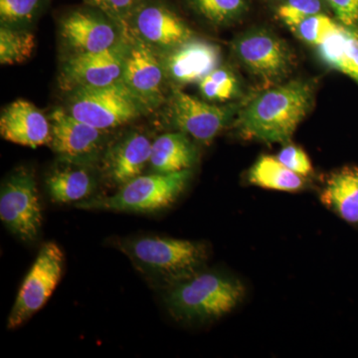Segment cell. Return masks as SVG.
Returning <instances> with one entry per match:
<instances>
[{
	"instance_id": "1",
	"label": "cell",
	"mask_w": 358,
	"mask_h": 358,
	"mask_svg": "<svg viewBox=\"0 0 358 358\" xmlns=\"http://www.w3.org/2000/svg\"><path fill=\"white\" fill-rule=\"evenodd\" d=\"M312 102V86L300 80L266 90L240 110L238 133L250 140L287 143L305 119Z\"/></svg>"
},
{
	"instance_id": "2",
	"label": "cell",
	"mask_w": 358,
	"mask_h": 358,
	"mask_svg": "<svg viewBox=\"0 0 358 358\" xmlns=\"http://www.w3.org/2000/svg\"><path fill=\"white\" fill-rule=\"evenodd\" d=\"M245 294L244 285L236 278L200 270L166 288L164 299L167 310L178 322L203 324L234 310Z\"/></svg>"
},
{
	"instance_id": "3",
	"label": "cell",
	"mask_w": 358,
	"mask_h": 358,
	"mask_svg": "<svg viewBox=\"0 0 358 358\" xmlns=\"http://www.w3.org/2000/svg\"><path fill=\"white\" fill-rule=\"evenodd\" d=\"M117 245L148 281L164 289L199 272L207 260L205 245L189 240L138 236Z\"/></svg>"
},
{
	"instance_id": "4",
	"label": "cell",
	"mask_w": 358,
	"mask_h": 358,
	"mask_svg": "<svg viewBox=\"0 0 358 358\" xmlns=\"http://www.w3.org/2000/svg\"><path fill=\"white\" fill-rule=\"evenodd\" d=\"M192 178V169L140 176L122 185L112 196L88 199L75 206L84 210L154 213L171 207L185 192Z\"/></svg>"
},
{
	"instance_id": "5",
	"label": "cell",
	"mask_w": 358,
	"mask_h": 358,
	"mask_svg": "<svg viewBox=\"0 0 358 358\" xmlns=\"http://www.w3.org/2000/svg\"><path fill=\"white\" fill-rule=\"evenodd\" d=\"M66 110L79 121L103 131L128 124L145 112L122 80L107 86L73 90Z\"/></svg>"
},
{
	"instance_id": "6",
	"label": "cell",
	"mask_w": 358,
	"mask_h": 358,
	"mask_svg": "<svg viewBox=\"0 0 358 358\" xmlns=\"http://www.w3.org/2000/svg\"><path fill=\"white\" fill-rule=\"evenodd\" d=\"M41 211L32 171L20 167L9 174L0 190V219L6 229L22 241H35L41 230Z\"/></svg>"
},
{
	"instance_id": "7",
	"label": "cell",
	"mask_w": 358,
	"mask_h": 358,
	"mask_svg": "<svg viewBox=\"0 0 358 358\" xmlns=\"http://www.w3.org/2000/svg\"><path fill=\"white\" fill-rule=\"evenodd\" d=\"M64 262V254L57 244L48 242L42 246L21 285L7 320V329L13 331L22 326L44 307L60 282Z\"/></svg>"
},
{
	"instance_id": "8",
	"label": "cell",
	"mask_w": 358,
	"mask_h": 358,
	"mask_svg": "<svg viewBox=\"0 0 358 358\" xmlns=\"http://www.w3.org/2000/svg\"><path fill=\"white\" fill-rule=\"evenodd\" d=\"M122 24L126 29L128 52L121 80L147 112L162 102V87L166 77L164 62L154 46L141 38L127 22Z\"/></svg>"
},
{
	"instance_id": "9",
	"label": "cell",
	"mask_w": 358,
	"mask_h": 358,
	"mask_svg": "<svg viewBox=\"0 0 358 358\" xmlns=\"http://www.w3.org/2000/svg\"><path fill=\"white\" fill-rule=\"evenodd\" d=\"M50 124V145L60 162L92 167L105 152L107 131L79 121L61 108L52 113Z\"/></svg>"
},
{
	"instance_id": "10",
	"label": "cell",
	"mask_w": 358,
	"mask_h": 358,
	"mask_svg": "<svg viewBox=\"0 0 358 358\" xmlns=\"http://www.w3.org/2000/svg\"><path fill=\"white\" fill-rule=\"evenodd\" d=\"M121 38L107 50L74 54L61 71L60 84L67 91L80 87H102L122 79L128 52L126 29L122 24Z\"/></svg>"
},
{
	"instance_id": "11",
	"label": "cell",
	"mask_w": 358,
	"mask_h": 358,
	"mask_svg": "<svg viewBox=\"0 0 358 358\" xmlns=\"http://www.w3.org/2000/svg\"><path fill=\"white\" fill-rule=\"evenodd\" d=\"M240 62L254 76L264 82L280 81L293 67L291 49L282 39L266 30L241 35L234 44Z\"/></svg>"
},
{
	"instance_id": "12",
	"label": "cell",
	"mask_w": 358,
	"mask_h": 358,
	"mask_svg": "<svg viewBox=\"0 0 358 358\" xmlns=\"http://www.w3.org/2000/svg\"><path fill=\"white\" fill-rule=\"evenodd\" d=\"M231 106L209 105L180 90L173 92L171 101V122L176 128L202 143H210L232 119Z\"/></svg>"
},
{
	"instance_id": "13",
	"label": "cell",
	"mask_w": 358,
	"mask_h": 358,
	"mask_svg": "<svg viewBox=\"0 0 358 358\" xmlns=\"http://www.w3.org/2000/svg\"><path fill=\"white\" fill-rule=\"evenodd\" d=\"M220 61L217 45L194 37L167 51L162 59L166 76L176 85L199 83Z\"/></svg>"
},
{
	"instance_id": "14",
	"label": "cell",
	"mask_w": 358,
	"mask_h": 358,
	"mask_svg": "<svg viewBox=\"0 0 358 358\" xmlns=\"http://www.w3.org/2000/svg\"><path fill=\"white\" fill-rule=\"evenodd\" d=\"M0 134L3 140L23 147L50 145V120L36 106L20 99L2 110Z\"/></svg>"
},
{
	"instance_id": "15",
	"label": "cell",
	"mask_w": 358,
	"mask_h": 358,
	"mask_svg": "<svg viewBox=\"0 0 358 358\" xmlns=\"http://www.w3.org/2000/svg\"><path fill=\"white\" fill-rule=\"evenodd\" d=\"M152 141L145 134L131 133L103 155V173L113 185L122 186L141 176L150 164Z\"/></svg>"
},
{
	"instance_id": "16",
	"label": "cell",
	"mask_w": 358,
	"mask_h": 358,
	"mask_svg": "<svg viewBox=\"0 0 358 358\" xmlns=\"http://www.w3.org/2000/svg\"><path fill=\"white\" fill-rule=\"evenodd\" d=\"M133 17L134 31L155 48L169 51L194 37L176 14L160 4L138 6Z\"/></svg>"
},
{
	"instance_id": "17",
	"label": "cell",
	"mask_w": 358,
	"mask_h": 358,
	"mask_svg": "<svg viewBox=\"0 0 358 358\" xmlns=\"http://www.w3.org/2000/svg\"><path fill=\"white\" fill-rule=\"evenodd\" d=\"M61 37L74 54L96 53L117 43L122 31L107 20L85 11H75L61 21Z\"/></svg>"
},
{
	"instance_id": "18",
	"label": "cell",
	"mask_w": 358,
	"mask_h": 358,
	"mask_svg": "<svg viewBox=\"0 0 358 358\" xmlns=\"http://www.w3.org/2000/svg\"><path fill=\"white\" fill-rule=\"evenodd\" d=\"M197 150L187 134H162L152 141L150 166L154 173H176L192 169L197 162Z\"/></svg>"
},
{
	"instance_id": "19",
	"label": "cell",
	"mask_w": 358,
	"mask_h": 358,
	"mask_svg": "<svg viewBox=\"0 0 358 358\" xmlns=\"http://www.w3.org/2000/svg\"><path fill=\"white\" fill-rule=\"evenodd\" d=\"M320 200L338 217L358 226V167L345 166L331 173Z\"/></svg>"
},
{
	"instance_id": "20",
	"label": "cell",
	"mask_w": 358,
	"mask_h": 358,
	"mask_svg": "<svg viewBox=\"0 0 358 358\" xmlns=\"http://www.w3.org/2000/svg\"><path fill=\"white\" fill-rule=\"evenodd\" d=\"M62 164L64 166L53 169L45 181L51 199L57 203H78L89 199L96 186L91 166Z\"/></svg>"
},
{
	"instance_id": "21",
	"label": "cell",
	"mask_w": 358,
	"mask_h": 358,
	"mask_svg": "<svg viewBox=\"0 0 358 358\" xmlns=\"http://www.w3.org/2000/svg\"><path fill=\"white\" fill-rule=\"evenodd\" d=\"M317 51L327 65L352 78L358 84V30L338 24Z\"/></svg>"
},
{
	"instance_id": "22",
	"label": "cell",
	"mask_w": 358,
	"mask_h": 358,
	"mask_svg": "<svg viewBox=\"0 0 358 358\" xmlns=\"http://www.w3.org/2000/svg\"><path fill=\"white\" fill-rule=\"evenodd\" d=\"M248 180L251 185L278 190L296 192L305 187V178L284 166L275 157L263 155L250 169Z\"/></svg>"
},
{
	"instance_id": "23",
	"label": "cell",
	"mask_w": 358,
	"mask_h": 358,
	"mask_svg": "<svg viewBox=\"0 0 358 358\" xmlns=\"http://www.w3.org/2000/svg\"><path fill=\"white\" fill-rule=\"evenodd\" d=\"M36 42L34 34L11 26L0 28V64L16 65L31 57Z\"/></svg>"
},
{
	"instance_id": "24",
	"label": "cell",
	"mask_w": 358,
	"mask_h": 358,
	"mask_svg": "<svg viewBox=\"0 0 358 358\" xmlns=\"http://www.w3.org/2000/svg\"><path fill=\"white\" fill-rule=\"evenodd\" d=\"M202 96L211 102H226L234 98L239 90L235 75L226 68H216L199 83Z\"/></svg>"
},
{
	"instance_id": "25",
	"label": "cell",
	"mask_w": 358,
	"mask_h": 358,
	"mask_svg": "<svg viewBox=\"0 0 358 358\" xmlns=\"http://www.w3.org/2000/svg\"><path fill=\"white\" fill-rule=\"evenodd\" d=\"M193 8L215 24L236 20L246 9L244 0H188Z\"/></svg>"
},
{
	"instance_id": "26",
	"label": "cell",
	"mask_w": 358,
	"mask_h": 358,
	"mask_svg": "<svg viewBox=\"0 0 358 358\" xmlns=\"http://www.w3.org/2000/svg\"><path fill=\"white\" fill-rule=\"evenodd\" d=\"M338 23L324 13H317L301 21L294 28L296 36L306 43L320 46L327 37L338 27Z\"/></svg>"
},
{
	"instance_id": "27",
	"label": "cell",
	"mask_w": 358,
	"mask_h": 358,
	"mask_svg": "<svg viewBox=\"0 0 358 358\" xmlns=\"http://www.w3.org/2000/svg\"><path fill=\"white\" fill-rule=\"evenodd\" d=\"M41 0H0V17L3 25L29 22L39 10Z\"/></svg>"
},
{
	"instance_id": "28",
	"label": "cell",
	"mask_w": 358,
	"mask_h": 358,
	"mask_svg": "<svg viewBox=\"0 0 358 358\" xmlns=\"http://www.w3.org/2000/svg\"><path fill=\"white\" fill-rule=\"evenodd\" d=\"M322 11L320 0H287L278 9L280 20L292 30L301 21Z\"/></svg>"
},
{
	"instance_id": "29",
	"label": "cell",
	"mask_w": 358,
	"mask_h": 358,
	"mask_svg": "<svg viewBox=\"0 0 358 358\" xmlns=\"http://www.w3.org/2000/svg\"><path fill=\"white\" fill-rule=\"evenodd\" d=\"M275 157L285 166L288 167L292 171L303 178H307L313 173L312 162H310L307 152L303 148L293 145V143H289L282 148Z\"/></svg>"
},
{
	"instance_id": "30",
	"label": "cell",
	"mask_w": 358,
	"mask_h": 358,
	"mask_svg": "<svg viewBox=\"0 0 358 358\" xmlns=\"http://www.w3.org/2000/svg\"><path fill=\"white\" fill-rule=\"evenodd\" d=\"M99 8L102 9L110 17L115 18L120 23L126 22L127 18L134 15L140 0H89Z\"/></svg>"
},
{
	"instance_id": "31",
	"label": "cell",
	"mask_w": 358,
	"mask_h": 358,
	"mask_svg": "<svg viewBox=\"0 0 358 358\" xmlns=\"http://www.w3.org/2000/svg\"><path fill=\"white\" fill-rule=\"evenodd\" d=\"M334 14L346 27H358V0H327Z\"/></svg>"
}]
</instances>
